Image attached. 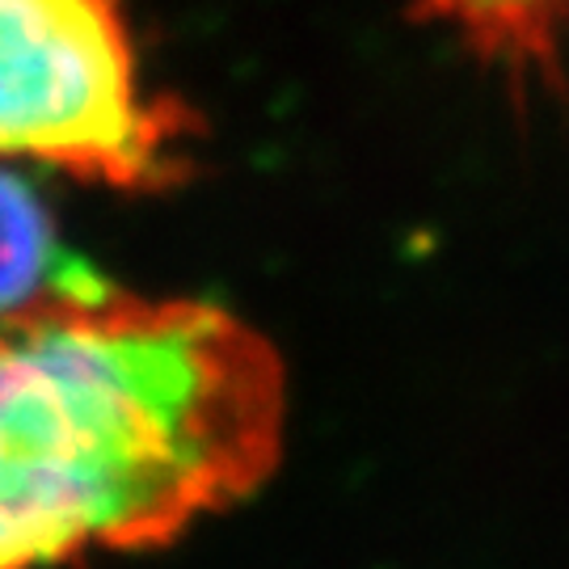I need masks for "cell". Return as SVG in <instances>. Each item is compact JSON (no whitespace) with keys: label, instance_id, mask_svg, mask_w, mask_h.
<instances>
[{"label":"cell","instance_id":"cell-4","mask_svg":"<svg viewBox=\"0 0 569 569\" xmlns=\"http://www.w3.org/2000/svg\"><path fill=\"white\" fill-rule=\"evenodd\" d=\"M93 283L102 279L60 241L39 194L0 173V321Z\"/></svg>","mask_w":569,"mask_h":569},{"label":"cell","instance_id":"cell-3","mask_svg":"<svg viewBox=\"0 0 569 569\" xmlns=\"http://www.w3.org/2000/svg\"><path fill=\"white\" fill-rule=\"evenodd\" d=\"M413 9L510 77L557 81L569 0H413Z\"/></svg>","mask_w":569,"mask_h":569},{"label":"cell","instance_id":"cell-1","mask_svg":"<svg viewBox=\"0 0 569 569\" xmlns=\"http://www.w3.org/2000/svg\"><path fill=\"white\" fill-rule=\"evenodd\" d=\"M287 371L237 312L110 283L0 321V569L157 549L279 468Z\"/></svg>","mask_w":569,"mask_h":569},{"label":"cell","instance_id":"cell-2","mask_svg":"<svg viewBox=\"0 0 569 569\" xmlns=\"http://www.w3.org/2000/svg\"><path fill=\"white\" fill-rule=\"evenodd\" d=\"M182 143L186 119L143 84L122 0H0V164L161 190Z\"/></svg>","mask_w":569,"mask_h":569}]
</instances>
